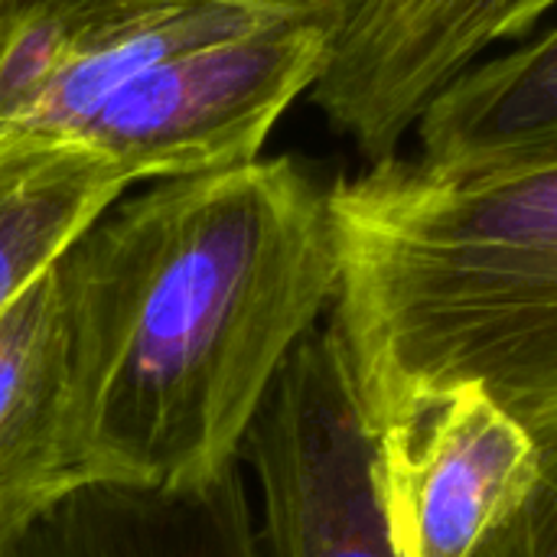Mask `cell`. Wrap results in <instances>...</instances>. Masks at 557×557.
<instances>
[{"label":"cell","mask_w":557,"mask_h":557,"mask_svg":"<svg viewBox=\"0 0 557 557\" xmlns=\"http://www.w3.org/2000/svg\"><path fill=\"white\" fill-rule=\"evenodd\" d=\"M55 271L78 480L199 486L242 467L287 359L336 304L330 186L294 157L157 180Z\"/></svg>","instance_id":"obj_1"},{"label":"cell","mask_w":557,"mask_h":557,"mask_svg":"<svg viewBox=\"0 0 557 557\" xmlns=\"http://www.w3.org/2000/svg\"><path fill=\"white\" fill-rule=\"evenodd\" d=\"M333 336L379 437L457 388L557 441V160L444 173L418 157L330 183Z\"/></svg>","instance_id":"obj_2"},{"label":"cell","mask_w":557,"mask_h":557,"mask_svg":"<svg viewBox=\"0 0 557 557\" xmlns=\"http://www.w3.org/2000/svg\"><path fill=\"white\" fill-rule=\"evenodd\" d=\"M349 10H294L193 46L117 88L75 137L134 183L242 166L326 72Z\"/></svg>","instance_id":"obj_3"},{"label":"cell","mask_w":557,"mask_h":557,"mask_svg":"<svg viewBox=\"0 0 557 557\" xmlns=\"http://www.w3.org/2000/svg\"><path fill=\"white\" fill-rule=\"evenodd\" d=\"M242 463L261 493V557H398L375 490V434L326 326L287 359Z\"/></svg>","instance_id":"obj_4"},{"label":"cell","mask_w":557,"mask_h":557,"mask_svg":"<svg viewBox=\"0 0 557 557\" xmlns=\"http://www.w3.org/2000/svg\"><path fill=\"white\" fill-rule=\"evenodd\" d=\"M555 10L557 0H362L310 101L366 163L388 160L447 85Z\"/></svg>","instance_id":"obj_5"},{"label":"cell","mask_w":557,"mask_h":557,"mask_svg":"<svg viewBox=\"0 0 557 557\" xmlns=\"http://www.w3.org/2000/svg\"><path fill=\"white\" fill-rule=\"evenodd\" d=\"M545 447L486 392L457 388L375 437V490L398 557H470L532 493Z\"/></svg>","instance_id":"obj_6"},{"label":"cell","mask_w":557,"mask_h":557,"mask_svg":"<svg viewBox=\"0 0 557 557\" xmlns=\"http://www.w3.org/2000/svg\"><path fill=\"white\" fill-rule=\"evenodd\" d=\"M0 557H261L242 467L199 486L82 483L0 542Z\"/></svg>","instance_id":"obj_7"},{"label":"cell","mask_w":557,"mask_h":557,"mask_svg":"<svg viewBox=\"0 0 557 557\" xmlns=\"http://www.w3.org/2000/svg\"><path fill=\"white\" fill-rule=\"evenodd\" d=\"M75 486L72 326L52 264L0 310V542Z\"/></svg>","instance_id":"obj_8"},{"label":"cell","mask_w":557,"mask_h":557,"mask_svg":"<svg viewBox=\"0 0 557 557\" xmlns=\"http://www.w3.org/2000/svg\"><path fill=\"white\" fill-rule=\"evenodd\" d=\"M411 137L414 157L444 173L557 160V20L447 85Z\"/></svg>","instance_id":"obj_9"},{"label":"cell","mask_w":557,"mask_h":557,"mask_svg":"<svg viewBox=\"0 0 557 557\" xmlns=\"http://www.w3.org/2000/svg\"><path fill=\"white\" fill-rule=\"evenodd\" d=\"M134 180L85 137H0V310L42 277Z\"/></svg>","instance_id":"obj_10"},{"label":"cell","mask_w":557,"mask_h":557,"mask_svg":"<svg viewBox=\"0 0 557 557\" xmlns=\"http://www.w3.org/2000/svg\"><path fill=\"white\" fill-rule=\"evenodd\" d=\"M470 557H557V441L525 503L499 522Z\"/></svg>","instance_id":"obj_11"},{"label":"cell","mask_w":557,"mask_h":557,"mask_svg":"<svg viewBox=\"0 0 557 557\" xmlns=\"http://www.w3.org/2000/svg\"><path fill=\"white\" fill-rule=\"evenodd\" d=\"M199 3H238V7H268V10H356L362 0H199Z\"/></svg>","instance_id":"obj_12"},{"label":"cell","mask_w":557,"mask_h":557,"mask_svg":"<svg viewBox=\"0 0 557 557\" xmlns=\"http://www.w3.org/2000/svg\"><path fill=\"white\" fill-rule=\"evenodd\" d=\"M13 7H16V0H0V26H3V20L10 16Z\"/></svg>","instance_id":"obj_13"}]
</instances>
